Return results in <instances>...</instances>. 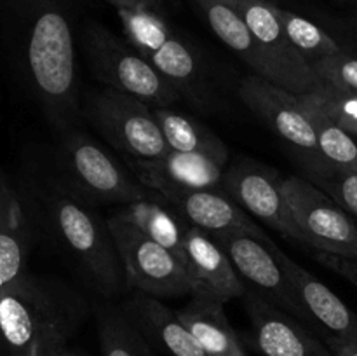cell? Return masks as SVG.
Returning <instances> with one entry per match:
<instances>
[{
	"label": "cell",
	"instance_id": "26",
	"mask_svg": "<svg viewBox=\"0 0 357 356\" xmlns=\"http://www.w3.org/2000/svg\"><path fill=\"white\" fill-rule=\"evenodd\" d=\"M278 16L281 20L282 28H284L286 37L289 38V42L295 45L300 54H303L309 59L310 65L317 61V59L338 54V52L344 51V47L324 28H321L314 21L298 16V14L291 13V10L282 9L279 6Z\"/></svg>",
	"mask_w": 357,
	"mask_h": 356
},
{
	"label": "cell",
	"instance_id": "20",
	"mask_svg": "<svg viewBox=\"0 0 357 356\" xmlns=\"http://www.w3.org/2000/svg\"><path fill=\"white\" fill-rule=\"evenodd\" d=\"M199 9L204 14L209 28L216 37L236 52L246 66L253 70L255 75L264 77L265 80L289 91L288 80L278 65L272 61L264 45L251 34L250 27L243 20L239 10L229 0H195Z\"/></svg>",
	"mask_w": 357,
	"mask_h": 356
},
{
	"label": "cell",
	"instance_id": "29",
	"mask_svg": "<svg viewBox=\"0 0 357 356\" xmlns=\"http://www.w3.org/2000/svg\"><path fill=\"white\" fill-rule=\"evenodd\" d=\"M312 66L319 80L357 94V56L344 49L338 54L317 59Z\"/></svg>",
	"mask_w": 357,
	"mask_h": 356
},
{
	"label": "cell",
	"instance_id": "23",
	"mask_svg": "<svg viewBox=\"0 0 357 356\" xmlns=\"http://www.w3.org/2000/svg\"><path fill=\"white\" fill-rule=\"evenodd\" d=\"M157 122L171 150L188 154H206L227 163L229 150L222 138L195 119L173 110L171 107L153 108Z\"/></svg>",
	"mask_w": 357,
	"mask_h": 356
},
{
	"label": "cell",
	"instance_id": "2",
	"mask_svg": "<svg viewBox=\"0 0 357 356\" xmlns=\"http://www.w3.org/2000/svg\"><path fill=\"white\" fill-rule=\"evenodd\" d=\"M0 37L58 135L79 128L82 110L68 0H0Z\"/></svg>",
	"mask_w": 357,
	"mask_h": 356
},
{
	"label": "cell",
	"instance_id": "13",
	"mask_svg": "<svg viewBox=\"0 0 357 356\" xmlns=\"http://www.w3.org/2000/svg\"><path fill=\"white\" fill-rule=\"evenodd\" d=\"M244 307L251 323V342L261 356H333L309 327L248 290Z\"/></svg>",
	"mask_w": 357,
	"mask_h": 356
},
{
	"label": "cell",
	"instance_id": "10",
	"mask_svg": "<svg viewBox=\"0 0 357 356\" xmlns=\"http://www.w3.org/2000/svg\"><path fill=\"white\" fill-rule=\"evenodd\" d=\"M239 98L275 136L291 147L298 164L323 159L298 94L251 73L241 80Z\"/></svg>",
	"mask_w": 357,
	"mask_h": 356
},
{
	"label": "cell",
	"instance_id": "25",
	"mask_svg": "<svg viewBox=\"0 0 357 356\" xmlns=\"http://www.w3.org/2000/svg\"><path fill=\"white\" fill-rule=\"evenodd\" d=\"M303 108L316 133L319 154L326 163L344 170H357V142L321 105L314 91L300 94Z\"/></svg>",
	"mask_w": 357,
	"mask_h": 356
},
{
	"label": "cell",
	"instance_id": "6",
	"mask_svg": "<svg viewBox=\"0 0 357 356\" xmlns=\"http://www.w3.org/2000/svg\"><path fill=\"white\" fill-rule=\"evenodd\" d=\"M84 51L91 72L108 87L128 93L152 108L171 107L181 93L132 45L100 23L87 24Z\"/></svg>",
	"mask_w": 357,
	"mask_h": 356
},
{
	"label": "cell",
	"instance_id": "27",
	"mask_svg": "<svg viewBox=\"0 0 357 356\" xmlns=\"http://www.w3.org/2000/svg\"><path fill=\"white\" fill-rule=\"evenodd\" d=\"M303 177L326 192L344 212L357 222V170H344L324 159L302 163Z\"/></svg>",
	"mask_w": 357,
	"mask_h": 356
},
{
	"label": "cell",
	"instance_id": "14",
	"mask_svg": "<svg viewBox=\"0 0 357 356\" xmlns=\"http://www.w3.org/2000/svg\"><path fill=\"white\" fill-rule=\"evenodd\" d=\"M230 3L239 10L251 34L284 73L293 94L300 96L321 82L309 59L300 54L286 37L278 16V3L272 0H230Z\"/></svg>",
	"mask_w": 357,
	"mask_h": 356
},
{
	"label": "cell",
	"instance_id": "18",
	"mask_svg": "<svg viewBox=\"0 0 357 356\" xmlns=\"http://www.w3.org/2000/svg\"><path fill=\"white\" fill-rule=\"evenodd\" d=\"M121 306L152 348L167 356H209L178 311L169 309L157 297L135 292Z\"/></svg>",
	"mask_w": 357,
	"mask_h": 356
},
{
	"label": "cell",
	"instance_id": "1",
	"mask_svg": "<svg viewBox=\"0 0 357 356\" xmlns=\"http://www.w3.org/2000/svg\"><path fill=\"white\" fill-rule=\"evenodd\" d=\"M16 188L33 236H40L84 285L103 299H114L128 290L108 220L66 184L51 154L31 152L21 164Z\"/></svg>",
	"mask_w": 357,
	"mask_h": 356
},
{
	"label": "cell",
	"instance_id": "19",
	"mask_svg": "<svg viewBox=\"0 0 357 356\" xmlns=\"http://www.w3.org/2000/svg\"><path fill=\"white\" fill-rule=\"evenodd\" d=\"M129 166L149 188H218L222 187L227 163L206 154H188L171 150L160 159H135Z\"/></svg>",
	"mask_w": 357,
	"mask_h": 356
},
{
	"label": "cell",
	"instance_id": "17",
	"mask_svg": "<svg viewBox=\"0 0 357 356\" xmlns=\"http://www.w3.org/2000/svg\"><path fill=\"white\" fill-rule=\"evenodd\" d=\"M183 264L192 286V297H206L227 304L244 297L248 286L215 236L190 227L183 250Z\"/></svg>",
	"mask_w": 357,
	"mask_h": 356
},
{
	"label": "cell",
	"instance_id": "8",
	"mask_svg": "<svg viewBox=\"0 0 357 356\" xmlns=\"http://www.w3.org/2000/svg\"><path fill=\"white\" fill-rule=\"evenodd\" d=\"M107 220L124 265L128 290L157 299L192 293L187 269L176 253L126 222L117 213Z\"/></svg>",
	"mask_w": 357,
	"mask_h": 356
},
{
	"label": "cell",
	"instance_id": "3",
	"mask_svg": "<svg viewBox=\"0 0 357 356\" xmlns=\"http://www.w3.org/2000/svg\"><path fill=\"white\" fill-rule=\"evenodd\" d=\"M91 311L84 292L65 279L26 271L0 292V348L6 356H54Z\"/></svg>",
	"mask_w": 357,
	"mask_h": 356
},
{
	"label": "cell",
	"instance_id": "21",
	"mask_svg": "<svg viewBox=\"0 0 357 356\" xmlns=\"http://www.w3.org/2000/svg\"><path fill=\"white\" fill-rule=\"evenodd\" d=\"M115 213L183 260L185 241L192 225L162 194L152 191L146 198L124 205Z\"/></svg>",
	"mask_w": 357,
	"mask_h": 356
},
{
	"label": "cell",
	"instance_id": "16",
	"mask_svg": "<svg viewBox=\"0 0 357 356\" xmlns=\"http://www.w3.org/2000/svg\"><path fill=\"white\" fill-rule=\"evenodd\" d=\"M275 258L291 281L296 297L312 321V332L317 335L330 334L333 337L357 344V314L330 286L317 276L289 258L278 244H272Z\"/></svg>",
	"mask_w": 357,
	"mask_h": 356
},
{
	"label": "cell",
	"instance_id": "34",
	"mask_svg": "<svg viewBox=\"0 0 357 356\" xmlns=\"http://www.w3.org/2000/svg\"><path fill=\"white\" fill-rule=\"evenodd\" d=\"M347 2H352V3H356V6H357V0H347Z\"/></svg>",
	"mask_w": 357,
	"mask_h": 356
},
{
	"label": "cell",
	"instance_id": "30",
	"mask_svg": "<svg viewBox=\"0 0 357 356\" xmlns=\"http://www.w3.org/2000/svg\"><path fill=\"white\" fill-rule=\"evenodd\" d=\"M317 262L328 267L330 271L337 272L338 276H342L344 279H347L351 285H354L357 288V260L356 258L342 257V255H333V253H324L319 251L316 255Z\"/></svg>",
	"mask_w": 357,
	"mask_h": 356
},
{
	"label": "cell",
	"instance_id": "36",
	"mask_svg": "<svg viewBox=\"0 0 357 356\" xmlns=\"http://www.w3.org/2000/svg\"><path fill=\"white\" fill-rule=\"evenodd\" d=\"M354 24H356V27H357V20H354Z\"/></svg>",
	"mask_w": 357,
	"mask_h": 356
},
{
	"label": "cell",
	"instance_id": "32",
	"mask_svg": "<svg viewBox=\"0 0 357 356\" xmlns=\"http://www.w3.org/2000/svg\"><path fill=\"white\" fill-rule=\"evenodd\" d=\"M108 3L119 9V7H149V9L159 10L164 14V0H107Z\"/></svg>",
	"mask_w": 357,
	"mask_h": 356
},
{
	"label": "cell",
	"instance_id": "11",
	"mask_svg": "<svg viewBox=\"0 0 357 356\" xmlns=\"http://www.w3.org/2000/svg\"><path fill=\"white\" fill-rule=\"evenodd\" d=\"M225 250L234 267L246 283L248 290L264 297L272 306L291 314L312 330V321L296 297L291 281L282 271L272 251V244L251 236L250 232H229L215 236Z\"/></svg>",
	"mask_w": 357,
	"mask_h": 356
},
{
	"label": "cell",
	"instance_id": "7",
	"mask_svg": "<svg viewBox=\"0 0 357 356\" xmlns=\"http://www.w3.org/2000/svg\"><path fill=\"white\" fill-rule=\"evenodd\" d=\"M86 117L98 133L135 159H160L171 152L153 108L128 93L105 87L87 96Z\"/></svg>",
	"mask_w": 357,
	"mask_h": 356
},
{
	"label": "cell",
	"instance_id": "35",
	"mask_svg": "<svg viewBox=\"0 0 357 356\" xmlns=\"http://www.w3.org/2000/svg\"><path fill=\"white\" fill-rule=\"evenodd\" d=\"M0 356H6V355H3V351H2V348H0Z\"/></svg>",
	"mask_w": 357,
	"mask_h": 356
},
{
	"label": "cell",
	"instance_id": "22",
	"mask_svg": "<svg viewBox=\"0 0 357 356\" xmlns=\"http://www.w3.org/2000/svg\"><path fill=\"white\" fill-rule=\"evenodd\" d=\"M223 306L225 304L218 300L192 297L190 302L178 311V316L209 356H250L227 320Z\"/></svg>",
	"mask_w": 357,
	"mask_h": 356
},
{
	"label": "cell",
	"instance_id": "24",
	"mask_svg": "<svg viewBox=\"0 0 357 356\" xmlns=\"http://www.w3.org/2000/svg\"><path fill=\"white\" fill-rule=\"evenodd\" d=\"M94 318L103 356H155L121 304L103 299L94 306Z\"/></svg>",
	"mask_w": 357,
	"mask_h": 356
},
{
	"label": "cell",
	"instance_id": "9",
	"mask_svg": "<svg viewBox=\"0 0 357 356\" xmlns=\"http://www.w3.org/2000/svg\"><path fill=\"white\" fill-rule=\"evenodd\" d=\"M282 194L307 246L357 260V222L303 175L282 177Z\"/></svg>",
	"mask_w": 357,
	"mask_h": 356
},
{
	"label": "cell",
	"instance_id": "4",
	"mask_svg": "<svg viewBox=\"0 0 357 356\" xmlns=\"http://www.w3.org/2000/svg\"><path fill=\"white\" fill-rule=\"evenodd\" d=\"M51 159L66 184L94 206H124L152 192L79 128L59 136Z\"/></svg>",
	"mask_w": 357,
	"mask_h": 356
},
{
	"label": "cell",
	"instance_id": "28",
	"mask_svg": "<svg viewBox=\"0 0 357 356\" xmlns=\"http://www.w3.org/2000/svg\"><path fill=\"white\" fill-rule=\"evenodd\" d=\"M312 91L324 107V110L345 131L351 133L352 136H357V94L331 86V84L323 82V80Z\"/></svg>",
	"mask_w": 357,
	"mask_h": 356
},
{
	"label": "cell",
	"instance_id": "31",
	"mask_svg": "<svg viewBox=\"0 0 357 356\" xmlns=\"http://www.w3.org/2000/svg\"><path fill=\"white\" fill-rule=\"evenodd\" d=\"M21 208V199L14 181L0 170V220Z\"/></svg>",
	"mask_w": 357,
	"mask_h": 356
},
{
	"label": "cell",
	"instance_id": "37",
	"mask_svg": "<svg viewBox=\"0 0 357 356\" xmlns=\"http://www.w3.org/2000/svg\"><path fill=\"white\" fill-rule=\"evenodd\" d=\"M229 2H230V0H229ZM272 2H274V0H272Z\"/></svg>",
	"mask_w": 357,
	"mask_h": 356
},
{
	"label": "cell",
	"instance_id": "5",
	"mask_svg": "<svg viewBox=\"0 0 357 356\" xmlns=\"http://www.w3.org/2000/svg\"><path fill=\"white\" fill-rule=\"evenodd\" d=\"M117 16L126 42L166 77L181 96L197 103L208 100L197 54L174 34L162 13L149 7H119Z\"/></svg>",
	"mask_w": 357,
	"mask_h": 356
},
{
	"label": "cell",
	"instance_id": "33",
	"mask_svg": "<svg viewBox=\"0 0 357 356\" xmlns=\"http://www.w3.org/2000/svg\"><path fill=\"white\" fill-rule=\"evenodd\" d=\"M54 356H87V355H86V353L75 351V349H70L68 346H66L65 349H61V351H58Z\"/></svg>",
	"mask_w": 357,
	"mask_h": 356
},
{
	"label": "cell",
	"instance_id": "15",
	"mask_svg": "<svg viewBox=\"0 0 357 356\" xmlns=\"http://www.w3.org/2000/svg\"><path fill=\"white\" fill-rule=\"evenodd\" d=\"M162 194L192 227L206 230L211 236L229 232H250L251 236L272 244L274 241L261 230L250 213L244 212L222 187L218 188H178L159 187Z\"/></svg>",
	"mask_w": 357,
	"mask_h": 356
},
{
	"label": "cell",
	"instance_id": "12",
	"mask_svg": "<svg viewBox=\"0 0 357 356\" xmlns=\"http://www.w3.org/2000/svg\"><path fill=\"white\" fill-rule=\"evenodd\" d=\"M282 177L267 164L251 159L230 164L223 173L222 188L253 218H258L281 236L305 244L281 188Z\"/></svg>",
	"mask_w": 357,
	"mask_h": 356
}]
</instances>
